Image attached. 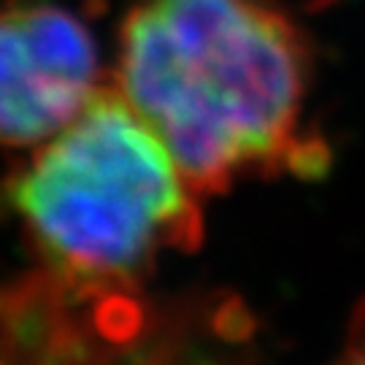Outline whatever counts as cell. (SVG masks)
<instances>
[{
  "instance_id": "6da1fadb",
  "label": "cell",
  "mask_w": 365,
  "mask_h": 365,
  "mask_svg": "<svg viewBox=\"0 0 365 365\" xmlns=\"http://www.w3.org/2000/svg\"><path fill=\"white\" fill-rule=\"evenodd\" d=\"M309 87V41L279 0H135L119 25L117 92L197 195L325 170Z\"/></svg>"
},
{
  "instance_id": "7a4b0ae2",
  "label": "cell",
  "mask_w": 365,
  "mask_h": 365,
  "mask_svg": "<svg viewBox=\"0 0 365 365\" xmlns=\"http://www.w3.org/2000/svg\"><path fill=\"white\" fill-rule=\"evenodd\" d=\"M11 203L46 265L84 295L135 289L163 252L203 238L197 192L117 87L41 149Z\"/></svg>"
},
{
  "instance_id": "3957f363",
  "label": "cell",
  "mask_w": 365,
  "mask_h": 365,
  "mask_svg": "<svg viewBox=\"0 0 365 365\" xmlns=\"http://www.w3.org/2000/svg\"><path fill=\"white\" fill-rule=\"evenodd\" d=\"M101 87L92 30L57 3L0 11V144L52 141Z\"/></svg>"
},
{
  "instance_id": "277c9868",
  "label": "cell",
  "mask_w": 365,
  "mask_h": 365,
  "mask_svg": "<svg viewBox=\"0 0 365 365\" xmlns=\"http://www.w3.org/2000/svg\"><path fill=\"white\" fill-rule=\"evenodd\" d=\"M330 365H365V300L360 303V309L354 312L352 330L346 336V344L341 354Z\"/></svg>"
}]
</instances>
